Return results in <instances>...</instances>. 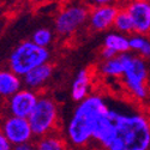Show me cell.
Masks as SVG:
<instances>
[{
  "instance_id": "8992f818",
  "label": "cell",
  "mask_w": 150,
  "mask_h": 150,
  "mask_svg": "<svg viewBox=\"0 0 150 150\" xmlns=\"http://www.w3.org/2000/svg\"><path fill=\"white\" fill-rule=\"evenodd\" d=\"M89 10L84 5L67 6L57 16L54 28L58 35L70 36L77 31L89 18Z\"/></svg>"
},
{
  "instance_id": "7c38bea8",
  "label": "cell",
  "mask_w": 150,
  "mask_h": 150,
  "mask_svg": "<svg viewBox=\"0 0 150 150\" xmlns=\"http://www.w3.org/2000/svg\"><path fill=\"white\" fill-rule=\"evenodd\" d=\"M90 83H91V73L88 69L81 70L77 76L74 77L72 86H71V97L73 101L81 102L84 98L89 96L90 90Z\"/></svg>"
},
{
  "instance_id": "9a60e30c",
  "label": "cell",
  "mask_w": 150,
  "mask_h": 150,
  "mask_svg": "<svg viewBox=\"0 0 150 150\" xmlns=\"http://www.w3.org/2000/svg\"><path fill=\"white\" fill-rule=\"evenodd\" d=\"M103 47L112 49L117 54H124L129 53L130 51V41L129 37H126L124 34L109 33L103 40Z\"/></svg>"
},
{
  "instance_id": "4fadbf2b",
  "label": "cell",
  "mask_w": 150,
  "mask_h": 150,
  "mask_svg": "<svg viewBox=\"0 0 150 150\" xmlns=\"http://www.w3.org/2000/svg\"><path fill=\"white\" fill-rule=\"evenodd\" d=\"M22 89V78L10 69L0 70V97L10 98Z\"/></svg>"
},
{
  "instance_id": "5bb4252c",
  "label": "cell",
  "mask_w": 150,
  "mask_h": 150,
  "mask_svg": "<svg viewBox=\"0 0 150 150\" xmlns=\"http://www.w3.org/2000/svg\"><path fill=\"white\" fill-rule=\"evenodd\" d=\"M131 53H124V54H119L113 59L109 60H105L102 62L100 71L102 74H105L106 77H122V74L125 72V67L130 59Z\"/></svg>"
},
{
  "instance_id": "8fae6325",
  "label": "cell",
  "mask_w": 150,
  "mask_h": 150,
  "mask_svg": "<svg viewBox=\"0 0 150 150\" xmlns=\"http://www.w3.org/2000/svg\"><path fill=\"white\" fill-rule=\"evenodd\" d=\"M52 74H53V66L49 62H47V64H43L28 72L25 76L22 77L23 78L22 81L28 89L35 90L45 85L48 82V79L51 78Z\"/></svg>"
},
{
  "instance_id": "44dd1931",
  "label": "cell",
  "mask_w": 150,
  "mask_h": 150,
  "mask_svg": "<svg viewBox=\"0 0 150 150\" xmlns=\"http://www.w3.org/2000/svg\"><path fill=\"white\" fill-rule=\"evenodd\" d=\"M12 149H13V145L10 143L5 134L0 131V150H12Z\"/></svg>"
},
{
  "instance_id": "ac0fdd59",
  "label": "cell",
  "mask_w": 150,
  "mask_h": 150,
  "mask_svg": "<svg viewBox=\"0 0 150 150\" xmlns=\"http://www.w3.org/2000/svg\"><path fill=\"white\" fill-rule=\"evenodd\" d=\"M113 27L122 34H133L134 33V28H133V23L132 19L130 17V15L127 13V11L124 8H120L118 11V15L114 19V24Z\"/></svg>"
},
{
  "instance_id": "7a4b0ae2",
  "label": "cell",
  "mask_w": 150,
  "mask_h": 150,
  "mask_svg": "<svg viewBox=\"0 0 150 150\" xmlns=\"http://www.w3.org/2000/svg\"><path fill=\"white\" fill-rule=\"evenodd\" d=\"M108 108V103L98 94H90L81 101L69 120L66 127L67 141L77 148L85 146L93 139L97 119Z\"/></svg>"
},
{
  "instance_id": "52a82bcc",
  "label": "cell",
  "mask_w": 150,
  "mask_h": 150,
  "mask_svg": "<svg viewBox=\"0 0 150 150\" xmlns=\"http://www.w3.org/2000/svg\"><path fill=\"white\" fill-rule=\"evenodd\" d=\"M0 131L5 134L12 145L30 143L34 137L29 120L13 115H8L1 121Z\"/></svg>"
},
{
  "instance_id": "30bf717a",
  "label": "cell",
  "mask_w": 150,
  "mask_h": 150,
  "mask_svg": "<svg viewBox=\"0 0 150 150\" xmlns=\"http://www.w3.org/2000/svg\"><path fill=\"white\" fill-rule=\"evenodd\" d=\"M119 8L115 5H105L93 7L89 12V25L95 31H105L113 27L114 19L118 15Z\"/></svg>"
},
{
  "instance_id": "277c9868",
  "label": "cell",
  "mask_w": 150,
  "mask_h": 150,
  "mask_svg": "<svg viewBox=\"0 0 150 150\" xmlns=\"http://www.w3.org/2000/svg\"><path fill=\"white\" fill-rule=\"evenodd\" d=\"M34 137H43L54 133L59 121V108L49 96H39L34 110L28 118Z\"/></svg>"
},
{
  "instance_id": "ba28073f",
  "label": "cell",
  "mask_w": 150,
  "mask_h": 150,
  "mask_svg": "<svg viewBox=\"0 0 150 150\" xmlns=\"http://www.w3.org/2000/svg\"><path fill=\"white\" fill-rule=\"evenodd\" d=\"M37 101H39V95L31 89H21L13 96H11L7 101V109L8 114L28 119L31 112L34 110Z\"/></svg>"
},
{
  "instance_id": "e0dca14e",
  "label": "cell",
  "mask_w": 150,
  "mask_h": 150,
  "mask_svg": "<svg viewBox=\"0 0 150 150\" xmlns=\"http://www.w3.org/2000/svg\"><path fill=\"white\" fill-rule=\"evenodd\" d=\"M129 41L130 51L138 53V55L144 60L150 59V39H148L145 35L132 34L129 37Z\"/></svg>"
},
{
  "instance_id": "6da1fadb",
  "label": "cell",
  "mask_w": 150,
  "mask_h": 150,
  "mask_svg": "<svg viewBox=\"0 0 150 150\" xmlns=\"http://www.w3.org/2000/svg\"><path fill=\"white\" fill-rule=\"evenodd\" d=\"M91 141L102 150H150V119L142 112L108 105L96 121Z\"/></svg>"
},
{
  "instance_id": "ffe728a7",
  "label": "cell",
  "mask_w": 150,
  "mask_h": 150,
  "mask_svg": "<svg viewBox=\"0 0 150 150\" xmlns=\"http://www.w3.org/2000/svg\"><path fill=\"white\" fill-rule=\"evenodd\" d=\"M88 5L91 7H97V6H105V5H114L117 0H86Z\"/></svg>"
},
{
  "instance_id": "2e32d148",
  "label": "cell",
  "mask_w": 150,
  "mask_h": 150,
  "mask_svg": "<svg viewBox=\"0 0 150 150\" xmlns=\"http://www.w3.org/2000/svg\"><path fill=\"white\" fill-rule=\"evenodd\" d=\"M35 150H67V145L65 139L54 132L41 137L35 144Z\"/></svg>"
},
{
  "instance_id": "d6986e66",
  "label": "cell",
  "mask_w": 150,
  "mask_h": 150,
  "mask_svg": "<svg viewBox=\"0 0 150 150\" xmlns=\"http://www.w3.org/2000/svg\"><path fill=\"white\" fill-rule=\"evenodd\" d=\"M31 41L37 46L47 48L53 42V33L47 28H40L35 30V33L33 34Z\"/></svg>"
},
{
  "instance_id": "603a6c76",
  "label": "cell",
  "mask_w": 150,
  "mask_h": 150,
  "mask_svg": "<svg viewBox=\"0 0 150 150\" xmlns=\"http://www.w3.org/2000/svg\"><path fill=\"white\" fill-rule=\"evenodd\" d=\"M12 150H35V145H33L31 143L13 145V149H12Z\"/></svg>"
},
{
  "instance_id": "5b68a950",
  "label": "cell",
  "mask_w": 150,
  "mask_h": 150,
  "mask_svg": "<svg viewBox=\"0 0 150 150\" xmlns=\"http://www.w3.org/2000/svg\"><path fill=\"white\" fill-rule=\"evenodd\" d=\"M148 78L149 71L145 60L139 55L131 54L122 74L125 88L134 98L145 100L149 96Z\"/></svg>"
},
{
  "instance_id": "9c48e42d",
  "label": "cell",
  "mask_w": 150,
  "mask_h": 150,
  "mask_svg": "<svg viewBox=\"0 0 150 150\" xmlns=\"http://www.w3.org/2000/svg\"><path fill=\"white\" fill-rule=\"evenodd\" d=\"M125 10L130 15L134 33L139 35L150 34V3L149 1H137L131 0L126 5Z\"/></svg>"
},
{
  "instance_id": "7402d4cb",
  "label": "cell",
  "mask_w": 150,
  "mask_h": 150,
  "mask_svg": "<svg viewBox=\"0 0 150 150\" xmlns=\"http://www.w3.org/2000/svg\"><path fill=\"white\" fill-rule=\"evenodd\" d=\"M117 55H119V54H117L114 51H112V49L106 48V47H103L102 51H101V57H102L103 61H105V60H109V59H113V58H115Z\"/></svg>"
},
{
  "instance_id": "3957f363",
  "label": "cell",
  "mask_w": 150,
  "mask_h": 150,
  "mask_svg": "<svg viewBox=\"0 0 150 150\" xmlns=\"http://www.w3.org/2000/svg\"><path fill=\"white\" fill-rule=\"evenodd\" d=\"M49 58L51 53L48 48L37 46L33 41H24L11 52L8 69L19 77H23L31 70L47 64Z\"/></svg>"
},
{
  "instance_id": "cb8c5ba5",
  "label": "cell",
  "mask_w": 150,
  "mask_h": 150,
  "mask_svg": "<svg viewBox=\"0 0 150 150\" xmlns=\"http://www.w3.org/2000/svg\"><path fill=\"white\" fill-rule=\"evenodd\" d=\"M137 1H149L150 3V0H137Z\"/></svg>"
}]
</instances>
